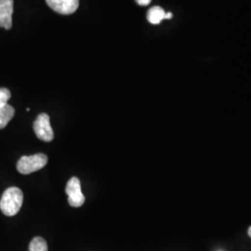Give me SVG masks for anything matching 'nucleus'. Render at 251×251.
I'll return each instance as SVG.
<instances>
[{
	"label": "nucleus",
	"mask_w": 251,
	"mask_h": 251,
	"mask_svg": "<svg viewBox=\"0 0 251 251\" xmlns=\"http://www.w3.org/2000/svg\"><path fill=\"white\" fill-rule=\"evenodd\" d=\"M165 10L161 7H152L147 12V20L152 25H159L163 20H165Z\"/></svg>",
	"instance_id": "8"
},
{
	"label": "nucleus",
	"mask_w": 251,
	"mask_h": 251,
	"mask_svg": "<svg viewBox=\"0 0 251 251\" xmlns=\"http://www.w3.org/2000/svg\"><path fill=\"white\" fill-rule=\"evenodd\" d=\"M68 197V203L73 207H79L85 202V197L81 190L80 180L76 177H73L68 180L65 188Z\"/></svg>",
	"instance_id": "4"
},
{
	"label": "nucleus",
	"mask_w": 251,
	"mask_h": 251,
	"mask_svg": "<svg viewBox=\"0 0 251 251\" xmlns=\"http://www.w3.org/2000/svg\"><path fill=\"white\" fill-rule=\"evenodd\" d=\"M248 233H249V235L251 237V226L249 228V231H248Z\"/></svg>",
	"instance_id": "13"
},
{
	"label": "nucleus",
	"mask_w": 251,
	"mask_h": 251,
	"mask_svg": "<svg viewBox=\"0 0 251 251\" xmlns=\"http://www.w3.org/2000/svg\"><path fill=\"white\" fill-rule=\"evenodd\" d=\"M15 115V110L9 104L0 107V129L4 128Z\"/></svg>",
	"instance_id": "7"
},
{
	"label": "nucleus",
	"mask_w": 251,
	"mask_h": 251,
	"mask_svg": "<svg viewBox=\"0 0 251 251\" xmlns=\"http://www.w3.org/2000/svg\"><path fill=\"white\" fill-rule=\"evenodd\" d=\"M29 251H48V245L45 239L40 236L33 238L29 245Z\"/></svg>",
	"instance_id": "9"
},
{
	"label": "nucleus",
	"mask_w": 251,
	"mask_h": 251,
	"mask_svg": "<svg viewBox=\"0 0 251 251\" xmlns=\"http://www.w3.org/2000/svg\"><path fill=\"white\" fill-rule=\"evenodd\" d=\"M172 17H173V15H172V13H171V12H168V13H166V14H165V20H166V19H168V20H169V19H171Z\"/></svg>",
	"instance_id": "12"
},
{
	"label": "nucleus",
	"mask_w": 251,
	"mask_h": 251,
	"mask_svg": "<svg viewBox=\"0 0 251 251\" xmlns=\"http://www.w3.org/2000/svg\"><path fill=\"white\" fill-rule=\"evenodd\" d=\"M48 163V157L44 153L25 155L17 163V170L21 174L27 175L43 169Z\"/></svg>",
	"instance_id": "2"
},
{
	"label": "nucleus",
	"mask_w": 251,
	"mask_h": 251,
	"mask_svg": "<svg viewBox=\"0 0 251 251\" xmlns=\"http://www.w3.org/2000/svg\"><path fill=\"white\" fill-rule=\"evenodd\" d=\"M13 0H0V27L7 30L12 27Z\"/></svg>",
	"instance_id": "6"
},
{
	"label": "nucleus",
	"mask_w": 251,
	"mask_h": 251,
	"mask_svg": "<svg viewBox=\"0 0 251 251\" xmlns=\"http://www.w3.org/2000/svg\"><path fill=\"white\" fill-rule=\"evenodd\" d=\"M34 130L37 138L46 143H50L53 140L54 132L49 115L45 113L40 114L36 117V121L34 122Z\"/></svg>",
	"instance_id": "3"
},
{
	"label": "nucleus",
	"mask_w": 251,
	"mask_h": 251,
	"mask_svg": "<svg viewBox=\"0 0 251 251\" xmlns=\"http://www.w3.org/2000/svg\"><path fill=\"white\" fill-rule=\"evenodd\" d=\"M10 96H11V94L8 89H5V88L0 89V107L5 104H8Z\"/></svg>",
	"instance_id": "10"
},
{
	"label": "nucleus",
	"mask_w": 251,
	"mask_h": 251,
	"mask_svg": "<svg viewBox=\"0 0 251 251\" xmlns=\"http://www.w3.org/2000/svg\"><path fill=\"white\" fill-rule=\"evenodd\" d=\"M24 202V194L18 187L7 189L0 200V209L4 215H16L20 211Z\"/></svg>",
	"instance_id": "1"
},
{
	"label": "nucleus",
	"mask_w": 251,
	"mask_h": 251,
	"mask_svg": "<svg viewBox=\"0 0 251 251\" xmlns=\"http://www.w3.org/2000/svg\"><path fill=\"white\" fill-rule=\"evenodd\" d=\"M136 2H137V4L138 5H140V6H148L150 3H151V0H135Z\"/></svg>",
	"instance_id": "11"
},
{
	"label": "nucleus",
	"mask_w": 251,
	"mask_h": 251,
	"mask_svg": "<svg viewBox=\"0 0 251 251\" xmlns=\"http://www.w3.org/2000/svg\"><path fill=\"white\" fill-rule=\"evenodd\" d=\"M46 2L50 9L63 15L72 14L79 6V0H46Z\"/></svg>",
	"instance_id": "5"
}]
</instances>
